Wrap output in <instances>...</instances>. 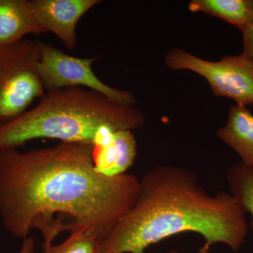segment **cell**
<instances>
[{
  "label": "cell",
  "instance_id": "6da1fadb",
  "mask_svg": "<svg viewBox=\"0 0 253 253\" xmlns=\"http://www.w3.org/2000/svg\"><path fill=\"white\" fill-rule=\"evenodd\" d=\"M94 146L61 142L28 151H0V219L18 239L38 229L43 249L64 231L104 241L135 202L139 179L96 170Z\"/></svg>",
  "mask_w": 253,
  "mask_h": 253
},
{
  "label": "cell",
  "instance_id": "7a4b0ae2",
  "mask_svg": "<svg viewBox=\"0 0 253 253\" xmlns=\"http://www.w3.org/2000/svg\"><path fill=\"white\" fill-rule=\"evenodd\" d=\"M246 214L232 194H208L194 171L157 166L139 179L135 202L101 241L100 253H146L152 245L185 232L202 237L199 253H209L217 244L237 253L249 234Z\"/></svg>",
  "mask_w": 253,
  "mask_h": 253
},
{
  "label": "cell",
  "instance_id": "3957f363",
  "mask_svg": "<svg viewBox=\"0 0 253 253\" xmlns=\"http://www.w3.org/2000/svg\"><path fill=\"white\" fill-rule=\"evenodd\" d=\"M144 123V115L134 106L118 104L91 89L46 91L34 108L0 126V151L18 149L40 139L94 146L109 131H132Z\"/></svg>",
  "mask_w": 253,
  "mask_h": 253
},
{
  "label": "cell",
  "instance_id": "277c9868",
  "mask_svg": "<svg viewBox=\"0 0 253 253\" xmlns=\"http://www.w3.org/2000/svg\"><path fill=\"white\" fill-rule=\"evenodd\" d=\"M39 59L38 41L0 46V126L21 116L45 94Z\"/></svg>",
  "mask_w": 253,
  "mask_h": 253
},
{
  "label": "cell",
  "instance_id": "5b68a950",
  "mask_svg": "<svg viewBox=\"0 0 253 253\" xmlns=\"http://www.w3.org/2000/svg\"><path fill=\"white\" fill-rule=\"evenodd\" d=\"M165 62L174 71L187 70L204 77L214 96L229 98L239 106L253 104V62L244 54L210 61L174 49L166 55Z\"/></svg>",
  "mask_w": 253,
  "mask_h": 253
},
{
  "label": "cell",
  "instance_id": "8992f818",
  "mask_svg": "<svg viewBox=\"0 0 253 253\" xmlns=\"http://www.w3.org/2000/svg\"><path fill=\"white\" fill-rule=\"evenodd\" d=\"M38 42V73L46 91L83 87L96 91L123 106H134L136 104L132 93L107 85L96 76L92 69L96 57H75L44 42Z\"/></svg>",
  "mask_w": 253,
  "mask_h": 253
},
{
  "label": "cell",
  "instance_id": "52a82bcc",
  "mask_svg": "<svg viewBox=\"0 0 253 253\" xmlns=\"http://www.w3.org/2000/svg\"><path fill=\"white\" fill-rule=\"evenodd\" d=\"M100 0H31L37 20L46 33H52L68 49L77 44L76 27L81 18Z\"/></svg>",
  "mask_w": 253,
  "mask_h": 253
},
{
  "label": "cell",
  "instance_id": "ba28073f",
  "mask_svg": "<svg viewBox=\"0 0 253 253\" xmlns=\"http://www.w3.org/2000/svg\"><path fill=\"white\" fill-rule=\"evenodd\" d=\"M136 141L132 131H113L93 149L97 172L108 176L126 174L135 161Z\"/></svg>",
  "mask_w": 253,
  "mask_h": 253
},
{
  "label": "cell",
  "instance_id": "9c48e42d",
  "mask_svg": "<svg viewBox=\"0 0 253 253\" xmlns=\"http://www.w3.org/2000/svg\"><path fill=\"white\" fill-rule=\"evenodd\" d=\"M42 33H46L37 20L31 0H0V46Z\"/></svg>",
  "mask_w": 253,
  "mask_h": 253
},
{
  "label": "cell",
  "instance_id": "30bf717a",
  "mask_svg": "<svg viewBox=\"0 0 253 253\" xmlns=\"http://www.w3.org/2000/svg\"><path fill=\"white\" fill-rule=\"evenodd\" d=\"M217 135L239 154L241 163L253 168V115L247 106H231L227 123L217 131Z\"/></svg>",
  "mask_w": 253,
  "mask_h": 253
},
{
  "label": "cell",
  "instance_id": "8fae6325",
  "mask_svg": "<svg viewBox=\"0 0 253 253\" xmlns=\"http://www.w3.org/2000/svg\"><path fill=\"white\" fill-rule=\"evenodd\" d=\"M189 9L219 18L241 31L253 21V0H193Z\"/></svg>",
  "mask_w": 253,
  "mask_h": 253
},
{
  "label": "cell",
  "instance_id": "7c38bea8",
  "mask_svg": "<svg viewBox=\"0 0 253 253\" xmlns=\"http://www.w3.org/2000/svg\"><path fill=\"white\" fill-rule=\"evenodd\" d=\"M226 176L231 194L239 201L245 212L252 217L253 230V168L236 163L228 168Z\"/></svg>",
  "mask_w": 253,
  "mask_h": 253
},
{
  "label": "cell",
  "instance_id": "4fadbf2b",
  "mask_svg": "<svg viewBox=\"0 0 253 253\" xmlns=\"http://www.w3.org/2000/svg\"><path fill=\"white\" fill-rule=\"evenodd\" d=\"M101 241L94 234L84 231L71 233L58 245L43 249V253H100Z\"/></svg>",
  "mask_w": 253,
  "mask_h": 253
},
{
  "label": "cell",
  "instance_id": "5bb4252c",
  "mask_svg": "<svg viewBox=\"0 0 253 253\" xmlns=\"http://www.w3.org/2000/svg\"><path fill=\"white\" fill-rule=\"evenodd\" d=\"M243 35V53L253 62V21L241 31Z\"/></svg>",
  "mask_w": 253,
  "mask_h": 253
},
{
  "label": "cell",
  "instance_id": "9a60e30c",
  "mask_svg": "<svg viewBox=\"0 0 253 253\" xmlns=\"http://www.w3.org/2000/svg\"><path fill=\"white\" fill-rule=\"evenodd\" d=\"M22 244L17 253H36V241L31 236L22 239Z\"/></svg>",
  "mask_w": 253,
  "mask_h": 253
},
{
  "label": "cell",
  "instance_id": "2e32d148",
  "mask_svg": "<svg viewBox=\"0 0 253 253\" xmlns=\"http://www.w3.org/2000/svg\"><path fill=\"white\" fill-rule=\"evenodd\" d=\"M168 253H180L179 251H176V250H172V251H169Z\"/></svg>",
  "mask_w": 253,
  "mask_h": 253
}]
</instances>
